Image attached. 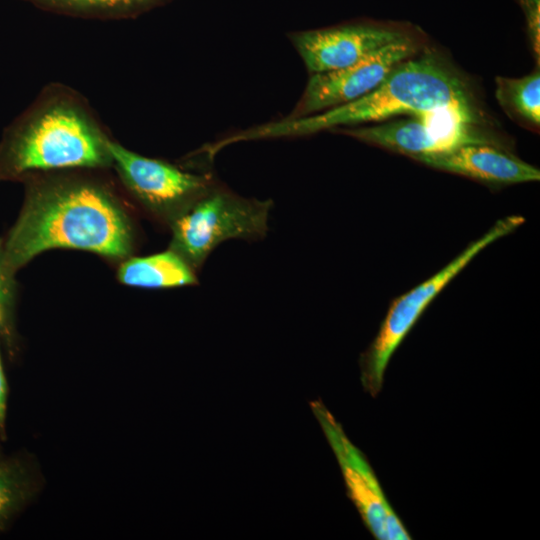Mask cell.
<instances>
[{"mask_svg":"<svg viewBox=\"0 0 540 540\" xmlns=\"http://www.w3.org/2000/svg\"><path fill=\"white\" fill-rule=\"evenodd\" d=\"M310 408L336 457L347 496L377 540H410V534L395 513L366 456L346 435L342 425L321 400Z\"/></svg>","mask_w":540,"mask_h":540,"instance_id":"6","label":"cell"},{"mask_svg":"<svg viewBox=\"0 0 540 540\" xmlns=\"http://www.w3.org/2000/svg\"><path fill=\"white\" fill-rule=\"evenodd\" d=\"M107 148L111 160L138 198L153 211L172 217V222L215 183L208 176L184 172L111 141Z\"/></svg>","mask_w":540,"mask_h":540,"instance_id":"9","label":"cell"},{"mask_svg":"<svg viewBox=\"0 0 540 540\" xmlns=\"http://www.w3.org/2000/svg\"><path fill=\"white\" fill-rule=\"evenodd\" d=\"M271 208V200L245 198L214 183L172 222L171 249L199 268L227 240L262 239Z\"/></svg>","mask_w":540,"mask_h":540,"instance_id":"5","label":"cell"},{"mask_svg":"<svg viewBox=\"0 0 540 540\" xmlns=\"http://www.w3.org/2000/svg\"><path fill=\"white\" fill-rule=\"evenodd\" d=\"M56 247L123 257L131 249V232L102 190L82 183L55 184L31 192L3 247V261L11 274Z\"/></svg>","mask_w":540,"mask_h":540,"instance_id":"2","label":"cell"},{"mask_svg":"<svg viewBox=\"0 0 540 540\" xmlns=\"http://www.w3.org/2000/svg\"><path fill=\"white\" fill-rule=\"evenodd\" d=\"M7 385L0 360V427L4 425L6 416Z\"/></svg>","mask_w":540,"mask_h":540,"instance_id":"18","label":"cell"},{"mask_svg":"<svg viewBox=\"0 0 540 540\" xmlns=\"http://www.w3.org/2000/svg\"><path fill=\"white\" fill-rule=\"evenodd\" d=\"M55 3L74 6V7H96V8H112V7H131L139 5H148L155 3L158 0H49Z\"/></svg>","mask_w":540,"mask_h":540,"instance_id":"16","label":"cell"},{"mask_svg":"<svg viewBox=\"0 0 540 540\" xmlns=\"http://www.w3.org/2000/svg\"><path fill=\"white\" fill-rule=\"evenodd\" d=\"M443 110L455 111L476 125L481 122L467 83L445 60L430 52L400 62L378 87L354 101L310 116L251 127L228 136L227 142L300 137L402 114L420 116Z\"/></svg>","mask_w":540,"mask_h":540,"instance_id":"1","label":"cell"},{"mask_svg":"<svg viewBox=\"0 0 540 540\" xmlns=\"http://www.w3.org/2000/svg\"><path fill=\"white\" fill-rule=\"evenodd\" d=\"M416 51L417 42L407 33L348 67L311 74L302 97L287 118L310 116L368 94Z\"/></svg>","mask_w":540,"mask_h":540,"instance_id":"8","label":"cell"},{"mask_svg":"<svg viewBox=\"0 0 540 540\" xmlns=\"http://www.w3.org/2000/svg\"><path fill=\"white\" fill-rule=\"evenodd\" d=\"M496 97L500 104L525 121L540 123V73L539 70L522 78L497 77Z\"/></svg>","mask_w":540,"mask_h":540,"instance_id":"13","label":"cell"},{"mask_svg":"<svg viewBox=\"0 0 540 540\" xmlns=\"http://www.w3.org/2000/svg\"><path fill=\"white\" fill-rule=\"evenodd\" d=\"M407 34L399 27L354 23L293 33L290 38L311 74L348 67Z\"/></svg>","mask_w":540,"mask_h":540,"instance_id":"10","label":"cell"},{"mask_svg":"<svg viewBox=\"0 0 540 540\" xmlns=\"http://www.w3.org/2000/svg\"><path fill=\"white\" fill-rule=\"evenodd\" d=\"M523 9L527 32L532 45V49L539 61L540 55V0H518Z\"/></svg>","mask_w":540,"mask_h":540,"instance_id":"14","label":"cell"},{"mask_svg":"<svg viewBox=\"0 0 540 540\" xmlns=\"http://www.w3.org/2000/svg\"><path fill=\"white\" fill-rule=\"evenodd\" d=\"M429 167L490 185L538 181V168L493 144H467L453 150L413 158Z\"/></svg>","mask_w":540,"mask_h":540,"instance_id":"11","label":"cell"},{"mask_svg":"<svg viewBox=\"0 0 540 540\" xmlns=\"http://www.w3.org/2000/svg\"><path fill=\"white\" fill-rule=\"evenodd\" d=\"M19 496L18 486L10 471L0 468V522L11 512Z\"/></svg>","mask_w":540,"mask_h":540,"instance_id":"15","label":"cell"},{"mask_svg":"<svg viewBox=\"0 0 540 540\" xmlns=\"http://www.w3.org/2000/svg\"><path fill=\"white\" fill-rule=\"evenodd\" d=\"M107 143L75 102L41 103L6 131L0 146V179L32 170L105 165L112 161Z\"/></svg>","mask_w":540,"mask_h":540,"instance_id":"3","label":"cell"},{"mask_svg":"<svg viewBox=\"0 0 540 540\" xmlns=\"http://www.w3.org/2000/svg\"><path fill=\"white\" fill-rule=\"evenodd\" d=\"M524 222L525 218L520 215H509L498 220L436 274L391 302L375 338L359 358L360 380L365 392L372 397L379 394L387 365L395 350L446 285L484 248L510 234Z\"/></svg>","mask_w":540,"mask_h":540,"instance_id":"4","label":"cell"},{"mask_svg":"<svg viewBox=\"0 0 540 540\" xmlns=\"http://www.w3.org/2000/svg\"><path fill=\"white\" fill-rule=\"evenodd\" d=\"M194 268L173 249L147 257L132 258L119 269L123 284L144 288L194 285Z\"/></svg>","mask_w":540,"mask_h":540,"instance_id":"12","label":"cell"},{"mask_svg":"<svg viewBox=\"0 0 540 540\" xmlns=\"http://www.w3.org/2000/svg\"><path fill=\"white\" fill-rule=\"evenodd\" d=\"M11 274L7 271L3 261V247L0 243V307L4 306L11 298Z\"/></svg>","mask_w":540,"mask_h":540,"instance_id":"17","label":"cell"},{"mask_svg":"<svg viewBox=\"0 0 540 540\" xmlns=\"http://www.w3.org/2000/svg\"><path fill=\"white\" fill-rule=\"evenodd\" d=\"M340 131L412 159L447 152L467 144L497 145L476 124L451 110Z\"/></svg>","mask_w":540,"mask_h":540,"instance_id":"7","label":"cell"},{"mask_svg":"<svg viewBox=\"0 0 540 540\" xmlns=\"http://www.w3.org/2000/svg\"><path fill=\"white\" fill-rule=\"evenodd\" d=\"M0 318H1V307H0Z\"/></svg>","mask_w":540,"mask_h":540,"instance_id":"19","label":"cell"}]
</instances>
